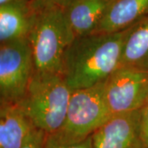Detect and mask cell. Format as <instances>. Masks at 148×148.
<instances>
[{"instance_id":"obj_1","label":"cell","mask_w":148,"mask_h":148,"mask_svg":"<svg viewBox=\"0 0 148 148\" xmlns=\"http://www.w3.org/2000/svg\"><path fill=\"white\" fill-rule=\"evenodd\" d=\"M132 27L115 33L74 39L65 52L61 71L72 90L105 82L120 67L123 48Z\"/></svg>"},{"instance_id":"obj_2","label":"cell","mask_w":148,"mask_h":148,"mask_svg":"<svg viewBox=\"0 0 148 148\" xmlns=\"http://www.w3.org/2000/svg\"><path fill=\"white\" fill-rule=\"evenodd\" d=\"M75 39L63 8H38L36 17L28 36L34 73L61 74L66 50Z\"/></svg>"},{"instance_id":"obj_3","label":"cell","mask_w":148,"mask_h":148,"mask_svg":"<svg viewBox=\"0 0 148 148\" xmlns=\"http://www.w3.org/2000/svg\"><path fill=\"white\" fill-rule=\"evenodd\" d=\"M72 92L61 74L33 73L17 106L35 127L51 135L64 125Z\"/></svg>"},{"instance_id":"obj_4","label":"cell","mask_w":148,"mask_h":148,"mask_svg":"<svg viewBox=\"0 0 148 148\" xmlns=\"http://www.w3.org/2000/svg\"><path fill=\"white\" fill-rule=\"evenodd\" d=\"M105 82L73 90L63 127L49 136L59 143H79L104 124L113 115L105 98Z\"/></svg>"},{"instance_id":"obj_5","label":"cell","mask_w":148,"mask_h":148,"mask_svg":"<svg viewBox=\"0 0 148 148\" xmlns=\"http://www.w3.org/2000/svg\"><path fill=\"white\" fill-rule=\"evenodd\" d=\"M33 73V57L28 39L0 44V104L18 105Z\"/></svg>"},{"instance_id":"obj_6","label":"cell","mask_w":148,"mask_h":148,"mask_svg":"<svg viewBox=\"0 0 148 148\" xmlns=\"http://www.w3.org/2000/svg\"><path fill=\"white\" fill-rule=\"evenodd\" d=\"M105 98L112 114L142 110L148 101V69L119 68L105 82Z\"/></svg>"},{"instance_id":"obj_7","label":"cell","mask_w":148,"mask_h":148,"mask_svg":"<svg viewBox=\"0 0 148 148\" xmlns=\"http://www.w3.org/2000/svg\"><path fill=\"white\" fill-rule=\"evenodd\" d=\"M93 148L143 147L141 110L113 114L91 135Z\"/></svg>"},{"instance_id":"obj_8","label":"cell","mask_w":148,"mask_h":148,"mask_svg":"<svg viewBox=\"0 0 148 148\" xmlns=\"http://www.w3.org/2000/svg\"><path fill=\"white\" fill-rule=\"evenodd\" d=\"M37 11L26 0L0 6V44L28 39Z\"/></svg>"},{"instance_id":"obj_9","label":"cell","mask_w":148,"mask_h":148,"mask_svg":"<svg viewBox=\"0 0 148 148\" xmlns=\"http://www.w3.org/2000/svg\"><path fill=\"white\" fill-rule=\"evenodd\" d=\"M148 14V0H111L93 34L124 31Z\"/></svg>"},{"instance_id":"obj_10","label":"cell","mask_w":148,"mask_h":148,"mask_svg":"<svg viewBox=\"0 0 148 148\" xmlns=\"http://www.w3.org/2000/svg\"><path fill=\"white\" fill-rule=\"evenodd\" d=\"M110 2L111 0H72L63 8L75 38L94 33Z\"/></svg>"},{"instance_id":"obj_11","label":"cell","mask_w":148,"mask_h":148,"mask_svg":"<svg viewBox=\"0 0 148 148\" xmlns=\"http://www.w3.org/2000/svg\"><path fill=\"white\" fill-rule=\"evenodd\" d=\"M36 128L17 105L0 104V148H21Z\"/></svg>"},{"instance_id":"obj_12","label":"cell","mask_w":148,"mask_h":148,"mask_svg":"<svg viewBox=\"0 0 148 148\" xmlns=\"http://www.w3.org/2000/svg\"><path fill=\"white\" fill-rule=\"evenodd\" d=\"M120 67L148 69V17L131 28L123 48Z\"/></svg>"},{"instance_id":"obj_13","label":"cell","mask_w":148,"mask_h":148,"mask_svg":"<svg viewBox=\"0 0 148 148\" xmlns=\"http://www.w3.org/2000/svg\"><path fill=\"white\" fill-rule=\"evenodd\" d=\"M45 148H93L92 147V138L91 136H90L89 138L79 143H59L55 139H53L52 137L47 135Z\"/></svg>"},{"instance_id":"obj_14","label":"cell","mask_w":148,"mask_h":148,"mask_svg":"<svg viewBox=\"0 0 148 148\" xmlns=\"http://www.w3.org/2000/svg\"><path fill=\"white\" fill-rule=\"evenodd\" d=\"M46 138L47 134L45 132L36 128L21 148H45Z\"/></svg>"},{"instance_id":"obj_15","label":"cell","mask_w":148,"mask_h":148,"mask_svg":"<svg viewBox=\"0 0 148 148\" xmlns=\"http://www.w3.org/2000/svg\"><path fill=\"white\" fill-rule=\"evenodd\" d=\"M141 130L143 145L148 148V101L141 110Z\"/></svg>"},{"instance_id":"obj_16","label":"cell","mask_w":148,"mask_h":148,"mask_svg":"<svg viewBox=\"0 0 148 148\" xmlns=\"http://www.w3.org/2000/svg\"><path fill=\"white\" fill-rule=\"evenodd\" d=\"M72 0H36L37 8H43L48 6H57L64 8Z\"/></svg>"},{"instance_id":"obj_17","label":"cell","mask_w":148,"mask_h":148,"mask_svg":"<svg viewBox=\"0 0 148 148\" xmlns=\"http://www.w3.org/2000/svg\"><path fill=\"white\" fill-rule=\"evenodd\" d=\"M15 1H17V0H0V6L8 4V3H13V2H15Z\"/></svg>"},{"instance_id":"obj_18","label":"cell","mask_w":148,"mask_h":148,"mask_svg":"<svg viewBox=\"0 0 148 148\" xmlns=\"http://www.w3.org/2000/svg\"><path fill=\"white\" fill-rule=\"evenodd\" d=\"M138 148H146V147H145L143 146V147H138Z\"/></svg>"}]
</instances>
